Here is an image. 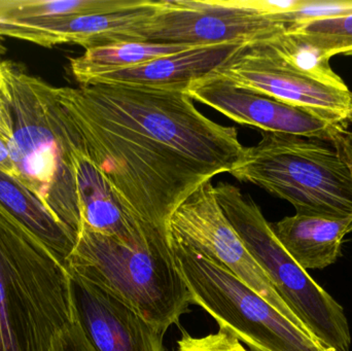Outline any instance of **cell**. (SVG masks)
I'll return each instance as SVG.
<instances>
[{"mask_svg":"<svg viewBox=\"0 0 352 351\" xmlns=\"http://www.w3.org/2000/svg\"><path fill=\"white\" fill-rule=\"evenodd\" d=\"M53 91L72 144L150 234L169 235L178 206L229 173L245 152L237 129L205 117L186 86L93 84Z\"/></svg>","mask_w":352,"mask_h":351,"instance_id":"obj_1","label":"cell"},{"mask_svg":"<svg viewBox=\"0 0 352 351\" xmlns=\"http://www.w3.org/2000/svg\"><path fill=\"white\" fill-rule=\"evenodd\" d=\"M74 321L67 267L0 206V351H55Z\"/></svg>","mask_w":352,"mask_h":351,"instance_id":"obj_2","label":"cell"},{"mask_svg":"<svg viewBox=\"0 0 352 351\" xmlns=\"http://www.w3.org/2000/svg\"><path fill=\"white\" fill-rule=\"evenodd\" d=\"M230 174L287 200L298 214L352 218V132L306 137L262 132Z\"/></svg>","mask_w":352,"mask_h":351,"instance_id":"obj_3","label":"cell"},{"mask_svg":"<svg viewBox=\"0 0 352 351\" xmlns=\"http://www.w3.org/2000/svg\"><path fill=\"white\" fill-rule=\"evenodd\" d=\"M12 121L8 142L16 177L78 240L82 228L74 148L53 86L2 62Z\"/></svg>","mask_w":352,"mask_h":351,"instance_id":"obj_4","label":"cell"},{"mask_svg":"<svg viewBox=\"0 0 352 351\" xmlns=\"http://www.w3.org/2000/svg\"><path fill=\"white\" fill-rule=\"evenodd\" d=\"M67 269L117 297L164 335L192 304L164 235L124 242L82 226Z\"/></svg>","mask_w":352,"mask_h":351,"instance_id":"obj_5","label":"cell"},{"mask_svg":"<svg viewBox=\"0 0 352 351\" xmlns=\"http://www.w3.org/2000/svg\"><path fill=\"white\" fill-rule=\"evenodd\" d=\"M214 193L226 218L304 328L329 350H351L344 309L283 249L252 197L227 183H219Z\"/></svg>","mask_w":352,"mask_h":351,"instance_id":"obj_6","label":"cell"},{"mask_svg":"<svg viewBox=\"0 0 352 351\" xmlns=\"http://www.w3.org/2000/svg\"><path fill=\"white\" fill-rule=\"evenodd\" d=\"M170 237V236H169ZM176 266L198 305L252 351H333L298 327L241 280L171 238Z\"/></svg>","mask_w":352,"mask_h":351,"instance_id":"obj_7","label":"cell"},{"mask_svg":"<svg viewBox=\"0 0 352 351\" xmlns=\"http://www.w3.org/2000/svg\"><path fill=\"white\" fill-rule=\"evenodd\" d=\"M285 29L283 23L258 14L250 0H160L150 18L117 35L109 43H254Z\"/></svg>","mask_w":352,"mask_h":351,"instance_id":"obj_8","label":"cell"},{"mask_svg":"<svg viewBox=\"0 0 352 351\" xmlns=\"http://www.w3.org/2000/svg\"><path fill=\"white\" fill-rule=\"evenodd\" d=\"M168 228L171 238L226 268L289 321L307 331L277 294L268 276L226 218L211 181L199 187L178 206L169 220Z\"/></svg>","mask_w":352,"mask_h":351,"instance_id":"obj_9","label":"cell"},{"mask_svg":"<svg viewBox=\"0 0 352 351\" xmlns=\"http://www.w3.org/2000/svg\"><path fill=\"white\" fill-rule=\"evenodd\" d=\"M238 86L352 125V92L320 82L285 63L261 41L240 47L213 70Z\"/></svg>","mask_w":352,"mask_h":351,"instance_id":"obj_10","label":"cell"},{"mask_svg":"<svg viewBox=\"0 0 352 351\" xmlns=\"http://www.w3.org/2000/svg\"><path fill=\"white\" fill-rule=\"evenodd\" d=\"M186 94L232 121L258 128L262 132L329 137L349 128L314 111L238 86L213 71L190 82Z\"/></svg>","mask_w":352,"mask_h":351,"instance_id":"obj_11","label":"cell"},{"mask_svg":"<svg viewBox=\"0 0 352 351\" xmlns=\"http://www.w3.org/2000/svg\"><path fill=\"white\" fill-rule=\"evenodd\" d=\"M69 274L74 319L94 351H164V334L117 297Z\"/></svg>","mask_w":352,"mask_h":351,"instance_id":"obj_12","label":"cell"},{"mask_svg":"<svg viewBox=\"0 0 352 351\" xmlns=\"http://www.w3.org/2000/svg\"><path fill=\"white\" fill-rule=\"evenodd\" d=\"M157 5L158 1L144 0L135 8L107 14L0 21V36L23 39L45 47L74 43L88 49L111 43L117 35L150 18Z\"/></svg>","mask_w":352,"mask_h":351,"instance_id":"obj_13","label":"cell"},{"mask_svg":"<svg viewBox=\"0 0 352 351\" xmlns=\"http://www.w3.org/2000/svg\"><path fill=\"white\" fill-rule=\"evenodd\" d=\"M248 43L200 45L157 58L127 69L97 76L87 84H121L146 87H188L219 68L240 47Z\"/></svg>","mask_w":352,"mask_h":351,"instance_id":"obj_14","label":"cell"},{"mask_svg":"<svg viewBox=\"0 0 352 351\" xmlns=\"http://www.w3.org/2000/svg\"><path fill=\"white\" fill-rule=\"evenodd\" d=\"M271 227L283 249L307 271L324 269L337 262L343 239L352 232V218L334 220L296 214Z\"/></svg>","mask_w":352,"mask_h":351,"instance_id":"obj_15","label":"cell"},{"mask_svg":"<svg viewBox=\"0 0 352 351\" xmlns=\"http://www.w3.org/2000/svg\"><path fill=\"white\" fill-rule=\"evenodd\" d=\"M72 148L82 226L124 242L150 234L144 232L126 212L94 164L74 144Z\"/></svg>","mask_w":352,"mask_h":351,"instance_id":"obj_16","label":"cell"},{"mask_svg":"<svg viewBox=\"0 0 352 351\" xmlns=\"http://www.w3.org/2000/svg\"><path fill=\"white\" fill-rule=\"evenodd\" d=\"M0 206L67 267L76 239L18 177L0 170Z\"/></svg>","mask_w":352,"mask_h":351,"instance_id":"obj_17","label":"cell"},{"mask_svg":"<svg viewBox=\"0 0 352 351\" xmlns=\"http://www.w3.org/2000/svg\"><path fill=\"white\" fill-rule=\"evenodd\" d=\"M200 45H171L150 41H119L86 49L82 55L70 60L72 76L80 86L109 72L127 69L157 58L179 53Z\"/></svg>","mask_w":352,"mask_h":351,"instance_id":"obj_18","label":"cell"},{"mask_svg":"<svg viewBox=\"0 0 352 351\" xmlns=\"http://www.w3.org/2000/svg\"><path fill=\"white\" fill-rule=\"evenodd\" d=\"M142 3V0H0V21L107 14Z\"/></svg>","mask_w":352,"mask_h":351,"instance_id":"obj_19","label":"cell"},{"mask_svg":"<svg viewBox=\"0 0 352 351\" xmlns=\"http://www.w3.org/2000/svg\"><path fill=\"white\" fill-rule=\"evenodd\" d=\"M261 43L292 67L326 84L347 88L344 80L331 67L330 60L287 29Z\"/></svg>","mask_w":352,"mask_h":351,"instance_id":"obj_20","label":"cell"},{"mask_svg":"<svg viewBox=\"0 0 352 351\" xmlns=\"http://www.w3.org/2000/svg\"><path fill=\"white\" fill-rule=\"evenodd\" d=\"M287 29L327 59L339 54L352 56V14L295 23Z\"/></svg>","mask_w":352,"mask_h":351,"instance_id":"obj_21","label":"cell"},{"mask_svg":"<svg viewBox=\"0 0 352 351\" xmlns=\"http://www.w3.org/2000/svg\"><path fill=\"white\" fill-rule=\"evenodd\" d=\"M352 14V1H316L303 0L302 5L295 12L272 16L274 20L289 26L295 23L316 20V19L331 18Z\"/></svg>","mask_w":352,"mask_h":351,"instance_id":"obj_22","label":"cell"},{"mask_svg":"<svg viewBox=\"0 0 352 351\" xmlns=\"http://www.w3.org/2000/svg\"><path fill=\"white\" fill-rule=\"evenodd\" d=\"M176 351H252L228 330L219 328L217 333L204 337H192L184 332Z\"/></svg>","mask_w":352,"mask_h":351,"instance_id":"obj_23","label":"cell"},{"mask_svg":"<svg viewBox=\"0 0 352 351\" xmlns=\"http://www.w3.org/2000/svg\"><path fill=\"white\" fill-rule=\"evenodd\" d=\"M55 351H94L78 324L63 332L58 338Z\"/></svg>","mask_w":352,"mask_h":351,"instance_id":"obj_24","label":"cell"},{"mask_svg":"<svg viewBox=\"0 0 352 351\" xmlns=\"http://www.w3.org/2000/svg\"><path fill=\"white\" fill-rule=\"evenodd\" d=\"M0 136L6 142L12 138V121H10V109L6 94V82H4L2 62L0 61Z\"/></svg>","mask_w":352,"mask_h":351,"instance_id":"obj_25","label":"cell"},{"mask_svg":"<svg viewBox=\"0 0 352 351\" xmlns=\"http://www.w3.org/2000/svg\"><path fill=\"white\" fill-rule=\"evenodd\" d=\"M0 170L16 177V169L10 156L8 142L0 136Z\"/></svg>","mask_w":352,"mask_h":351,"instance_id":"obj_26","label":"cell"}]
</instances>
